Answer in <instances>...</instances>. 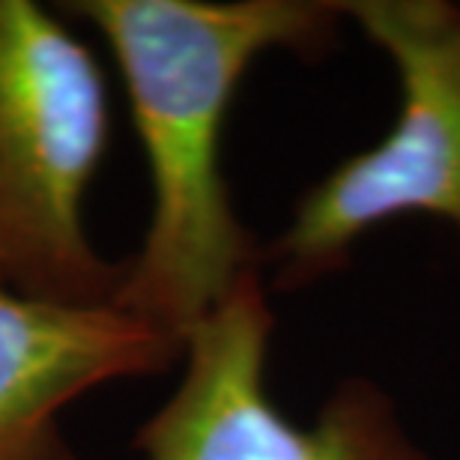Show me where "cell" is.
<instances>
[{
    "mask_svg": "<svg viewBox=\"0 0 460 460\" xmlns=\"http://www.w3.org/2000/svg\"><path fill=\"white\" fill-rule=\"evenodd\" d=\"M63 9L93 24L114 51L153 186L117 308L182 344L263 263L222 168L234 96L263 54H326L347 22L344 4L75 0Z\"/></svg>",
    "mask_w": 460,
    "mask_h": 460,
    "instance_id": "cell-1",
    "label": "cell"
},
{
    "mask_svg": "<svg viewBox=\"0 0 460 460\" xmlns=\"http://www.w3.org/2000/svg\"><path fill=\"white\" fill-rule=\"evenodd\" d=\"M96 54L33 0H0V290L72 308L117 305L126 261L84 227L111 111Z\"/></svg>",
    "mask_w": 460,
    "mask_h": 460,
    "instance_id": "cell-2",
    "label": "cell"
},
{
    "mask_svg": "<svg viewBox=\"0 0 460 460\" xmlns=\"http://www.w3.org/2000/svg\"><path fill=\"white\" fill-rule=\"evenodd\" d=\"M344 13L392 60L401 105L380 141L296 200L263 254L279 290L341 272L358 239L401 216H434L460 236V6L353 0Z\"/></svg>",
    "mask_w": 460,
    "mask_h": 460,
    "instance_id": "cell-3",
    "label": "cell"
},
{
    "mask_svg": "<svg viewBox=\"0 0 460 460\" xmlns=\"http://www.w3.org/2000/svg\"><path fill=\"white\" fill-rule=\"evenodd\" d=\"M272 329L263 275H245L182 341L177 389L135 434L144 460H428L365 376H347L314 425L284 416L266 383Z\"/></svg>",
    "mask_w": 460,
    "mask_h": 460,
    "instance_id": "cell-4",
    "label": "cell"
},
{
    "mask_svg": "<svg viewBox=\"0 0 460 460\" xmlns=\"http://www.w3.org/2000/svg\"><path fill=\"white\" fill-rule=\"evenodd\" d=\"M177 362L182 344L117 305H51L0 290V460H75L60 428L69 403Z\"/></svg>",
    "mask_w": 460,
    "mask_h": 460,
    "instance_id": "cell-5",
    "label": "cell"
}]
</instances>
